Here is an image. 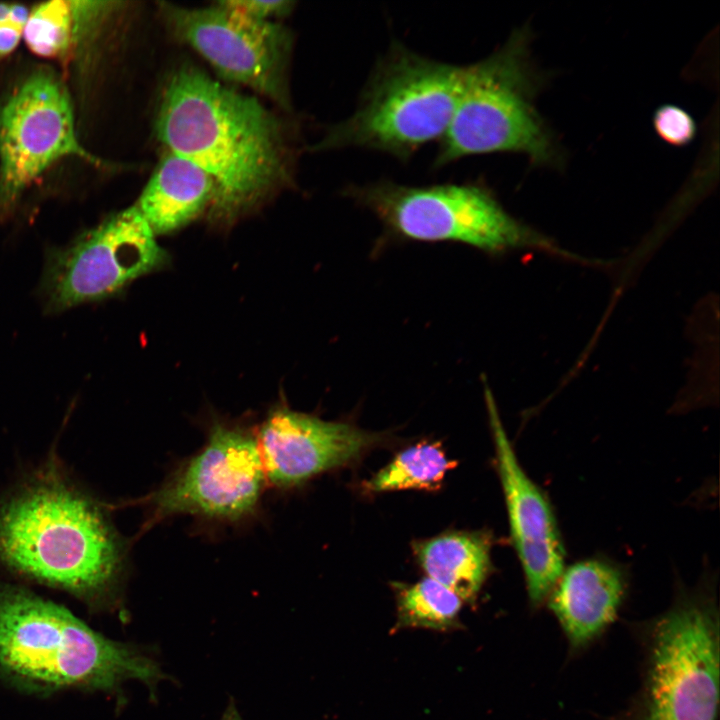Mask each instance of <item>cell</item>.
<instances>
[{"instance_id":"obj_21","label":"cell","mask_w":720,"mask_h":720,"mask_svg":"<svg viewBox=\"0 0 720 720\" xmlns=\"http://www.w3.org/2000/svg\"><path fill=\"white\" fill-rule=\"evenodd\" d=\"M237 12L258 21H271L290 13L294 2L287 0H227L222 1Z\"/></svg>"},{"instance_id":"obj_23","label":"cell","mask_w":720,"mask_h":720,"mask_svg":"<svg viewBox=\"0 0 720 720\" xmlns=\"http://www.w3.org/2000/svg\"><path fill=\"white\" fill-rule=\"evenodd\" d=\"M221 720H242L234 704H229Z\"/></svg>"},{"instance_id":"obj_5","label":"cell","mask_w":720,"mask_h":720,"mask_svg":"<svg viewBox=\"0 0 720 720\" xmlns=\"http://www.w3.org/2000/svg\"><path fill=\"white\" fill-rule=\"evenodd\" d=\"M712 584L678 585L663 613L631 625L642 655L640 687L612 720H716L719 610Z\"/></svg>"},{"instance_id":"obj_17","label":"cell","mask_w":720,"mask_h":720,"mask_svg":"<svg viewBox=\"0 0 720 720\" xmlns=\"http://www.w3.org/2000/svg\"><path fill=\"white\" fill-rule=\"evenodd\" d=\"M118 2L53 0L30 12L23 30L27 47L45 58H65L86 33L118 9Z\"/></svg>"},{"instance_id":"obj_18","label":"cell","mask_w":720,"mask_h":720,"mask_svg":"<svg viewBox=\"0 0 720 720\" xmlns=\"http://www.w3.org/2000/svg\"><path fill=\"white\" fill-rule=\"evenodd\" d=\"M396 600L394 631L421 628L448 632L463 628L461 598L437 581L424 577L415 583H393Z\"/></svg>"},{"instance_id":"obj_3","label":"cell","mask_w":720,"mask_h":720,"mask_svg":"<svg viewBox=\"0 0 720 720\" xmlns=\"http://www.w3.org/2000/svg\"><path fill=\"white\" fill-rule=\"evenodd\" d=\"M531 45L532 32L524 25L488 56L464 66L434 169L463 158L498 153L523 155L541 168L564 166L563 147L537 106L547 78L535 62Z\"/></svg>"},{"instance_id":"obj_16","label":"cell","mask_w":720,"mask_h":720,"mask_svg":"<svg viewBox=\"0 0 720 720\" xmlns=\"http://www.w3.org/2000/svg\"><path fill=\"white\" fill-rule=\"evenodd\" d=\"M491 536L484 531H447L413 543L427 577L474 604L492 570Z\"/></svg>"},{"instance_id":"obj_9","label":"cell","mask_w":720,"mask_h":720,"mask_svg":"<svg viewBox=\"0 0 720 720\" xmlns=\"http://www.w3.org/2000/svg\"><path fill=\"white\" fill-rule=\"evenodd\" d=\"M168 259L133 205L70 245L49 251L42 278L46 306L59 312L106 299L133 280L161 269Z\"/></svg>"},{"instance_id":"obj_8","label":"cell","mask_w":720,"mask_h":720,"mask_svg":"<svg viewBox=\"0 0 720 720\" xmlns=\"http://www.w3.org/2000/svg\"><path fill=\"white\" fill-rule=\"evenodd\" d=\"M266 484L255 432L216 420L204 445L147 496L149 523L178 515L246 520L256 513Z\"/></svg>"},{"instance_id":"obj_20","label":"cell","mask_w":720,"mask_h":720,"mask_svg":"<svg viewBox=\"0 0 720 720\" xmlns=\"http://www.w3.org/2000/svg\"><path fill=\"white\" fill-rule=\"evenodd\" d=\"M656 134L667 144L682 147L693 141L697 126L694 118L685 109L664 104L653 115Z\"/></svg>"},{"instance_id":"obj_24","label":"cell","mask_w":720,"mask_h":720,"mask_svg":"<svg viewBox=\"0 0 720 720\" xmlns=\"http://www.w3.org/2000/svg\"><path fill=\"white\" fill-rule=\"evenodd\" d=\"M11 5L12 4L8 3H0V24L9 21Z\"/></svg>"},{"instance_id":"obj_22","label":"cell","mask_w":720,"mask_h":720,"mask_svg":"<svg viewBox=\"0 0 720 720\" xmlns=\"http://www.w3.org/2000/svg\"><path fill=\"white\" fill-rule=\"evenodd\" d=\"M23 37V29L10 21L0 24V57L10 54Z\"/></svg>"},{"instance_id":"obj_2","label":"cell","mask_w":720,"mask_h":720,"mask_svg":"<svg viewBox=\"0 0 720 720\" xmlns=\"http://www.w3.org/2000/svg\"><path fill=\"white\" fill-rule=\"evenodd\" d=\"M0 673L20 688L113 691L126 680L155 688L165 676L141 650L92 630L29 591L0 587Z\"/></svg>"},{"instance_id":"obj_4","label":"cell","mask_w":720,"mask_h":720,"mask_svg":"<svg viewBox=\"0 0 720 720\" xmlns=\"http://www.w3.org/2000/svg\"><path fill=\"white\" fill-rule=\"evenodd\" d=\"M0 560L31 578L98 599L117 586L124 553L96 505L46 483L0 506Z\"/></svg>"},{"instance_id":"obj_7","label":"cell","mask_w":720,"mask_h":720,"mask_svg":"<svg viewBox=\"0 0 720 720\" xmlns=\"http://www.w3.org/2000/svg\"><path fill=\"white\" fill-rule=\"evenodd\" d=\"M343 194L372 212L394 239L461 243L492 255L536 250L592 263L511 215L480 180L408 185L383 179L350 184Z\"/></svg>"},{"instance_id":"obj_13","label":"cell","mask_w":720,"mask_h":720,"mask_svg":"<svg viewBox=\"0 0 720 720\" xmlns=\"http://www.w3.org/2000/svg\"><path fill=\"white\" fill-rule=\"evenodd\" d=\"M255 437L267 484L279 489L352 464L385 440L383 434L283 405L267 414Z\"/></svg>"},{"instance_id":"obj_14","label":"cell","mask_w":720,"mask_h":720,"mask_svg":"<svg viewBox=\"0 0 720 720\" xmlns=\"http://www.w3.org/2000/svg\"><path fill=\"white\" fill-rule=\"evenodd\" d=\"M627 587L624 570L608 559L592 557L564 567L546 603L570 657L583 653L615 622Z\"/></svg>"},{"instance_id":"obj_12","label":"cell","mask_w":720,"mask_h":720,"mask_svg":"<svg viewBox=\"0 0 720 720\" xmlns=\"http://www.w3.org/2000/svg\"><path fill=\"white\" fill-rule=\"evenodd\" d=\"M484 399L510 536L523 570L531 609L540 608L565 565V550L552 506L520 464L489 386Z\"/></svg>"},{"instance_id":"obj_10","label":"cell","mask_w":720,"mask_h":720,"mask_svg":"<svg viewBox=\"0 0 720 720\" xmlns=\"http://www.w3.org/2000/svg\"><path fill=\"white\" fill-rule=\"evenodd\" d=\"M160 15L224 79L248 86L288 107L286 67L291 37L281 25L251 19L222 1L191 8L161 2Z\"/></svg>"},{"instance_id":"obj_11","label":"cell","mask_w":720,"mask_h":720,"mask_svg":"<svg viewBox=\"0 0 720 720\" xmlns=\"http://www.w3.org/2000/svg\"><path fill=\"white\" fill-rule=\"evenodd\" d=\"M67 156L98 160L79 142L69 94L48 70L31 74L0 109V209Z\"/></svg>"},{"instance_id":"obj_6","label":"cell","mask_w":720,"mask_h":720,"mask_svg":"<svg viewBox=\"0 0 720 720\" xmlns=\"http://www.w3.org/2000/svg\"><path fill=\"white\" fill-rule=\"evenodd\" d=\"M464 66L394 42L374 66L354 111L329 127L315 149L358 148L410 160L446 133Z\"/></svg>"},{"instance_id":"obj_1","label":"cell","mask_w":720,"mask_h":720,"mask_svg":"<svg viewBox=\"0 0 720 720\" xmlns=\"http://www.w3.org/2000/svg\"><path fill=\"white\" fill-rule=\"evenodd\" d=\"M156 131L167 151L193 162L214 181L215 219L231 221L287 177L283 135L254 97L193 66L174 72L163 91Z\"/></svg>"},{"instance_id":"obj_15","label":"cell","mask_w":720,"mask_h":720,"mask_svg":"<svg viewBox=\"0 0 720 720\" xmlns=\"http://www.w3.org/2000/svg\"><path fill=\"white\" fill-rule=\"evenodd\" d=\"M216 185L199 166L167 151L134 204L154 234L182 228L213 202Z\"/></svg>"},{"instance_id":"obj_19","label":"cell","mask_w":720,"mask_h":720,"mask_svg":"<svg viewBox=\"0 0 720 720\" xmlns=\"http://www.w3.org/2000/svg\"><path fill=\"white\" fill-rule=\"evenodd\" d=\"M456 461L447 457L439 442L422 441L405 448L363 483L367 493L439 489Z\"/></svg>"}]
</instances>
